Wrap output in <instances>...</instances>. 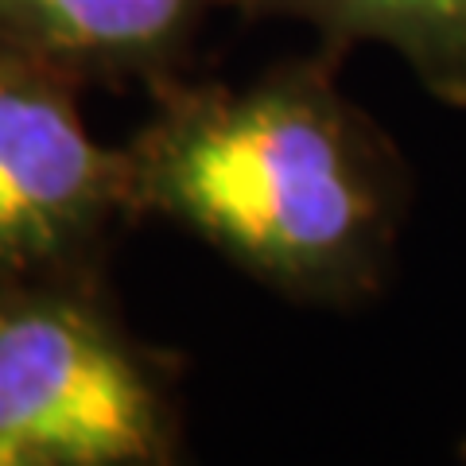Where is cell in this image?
Instances as JSON below:
<instances>
[{"instance_id": "6da1fadb", "label": "cell", "mask_w": 466, "mask_h": 466, "mask_svg": "<svg viewBox=\"0 0 466 466\" xmlns=\"http://www.w3.org/2000/svg\"><path fill=\"white\" fill-rule=\"evenodd\" d=\"M339 66L315 47L245 82L183 75L152 90L148 121L125 140L133 226L183 229L296 308L377 299L397 272L412 167Z\"/></svg>"}, {"instance_id": "7a4b0ae2", "label": "cell", "mask_w": 466, "mask_h": 466, "mask_svg": "<svg viewBox=\"0 0 466 466\" xmlns=\"http://www.w3.org/2000/svg\"><path fill=\"white\" fill-rule=\"evenodd\" d=\"M183 443V358L128 327L106 257L0 276V466H167Z\"/></svg>"}, {"instance_id": "3957f363", "label": "cell", "mask_w": 466, "mask_h": 466, "mask_svg": "<svg viewBox=\"0 0 466 466\" xmlns=\"http://www.w3.org/2000/svg\"><path fill=\"white\" fill-rule=\"evenodd\" d=\"M128 210L125 144H101L82 86L0 47V276L109 253Z\"/></svg>"}, {"instance_id": "277c9868", "label": "cell", "mask_w": 466, "mask_h": 466, "mask_svg": "<svg viewBox=\"0 0 466 466\" xmlns=\"http://www.w3.org/2000/svg\"><path fill=\"white\" fill-rule=\"evenodd\" d=\"M226 0H0V47L86 86L159 90L191 75Z\"/></svg>"}, {"instance_id": "5b68a950", "label": "cell", "mask_w": 466, "mask_h": 466, "mask_svg": "<svg viewBox=\"0 0 466 466\" xmlns=\"http://www.w3.org/2000/svg\"><path fill=\"white\" fill-rule=\"evenodd\" d=\"M249 24H296L346 58L381 47L447 109H466V0H226Z\"/></svg>"}, {"instance_id": "8992f818", "label": "cell", "mask_w": 466, "mask_h": 466, "mask_svg": "<svg viewBox=\"0 0 466 466\" xmlns=\"http://www.w3.org/2000/svg\"><path fill=\"white\" fill-rule=\"evenodd\" d=\"M459 459H462V462H466V443H462V447H459Z\"/></svg>"}]
</instances>
